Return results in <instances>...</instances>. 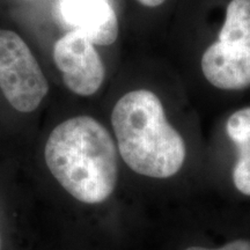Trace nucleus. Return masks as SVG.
<instances>
[{"mask_svg": "<svg viewBox=\"0 0 250 250\" xmlns=\"http://www.w3.org/2000/svg\"><path fill=\"white\" fill-rule=\"evenodd\" d=\"M202 71L212 86L225 90L250 87V52L218 42L202 56Z\"/></svg>", "mask_w": 250, "mask_h": 250, "instance_id": "6", "label": "nucleus"}, {"mask_svg": "<svg viewBox=\"0 0 250 250\" xmlns=\"http://www.w3.org/2000/svg\"><path fill=\"white\" fill-rule=\"evenodd\" d=\"M111 124L122 159L137 174L168 179L182 168L186 143L151 90L137 89L122 96L112 109Z\"/></svg>", "mask_w": 250, "mask_h": 250, "instance_id": "2", "label": "nucleus"}, {"mask_svg": "<svg viewBox=\"0 0 250 250\" xmlns=\"http://www.w3.org/2000/svg\"><path fill=\"white\" fill-rule=\"evenodd\" d=\"M237 148L239 158L233 169V182L240 192L250 196V139Z\"/></svg>", "mask_w": 250, "mask_h": 250, "instance_id": "8", "label": "nucleus"}, {"mask_svg": "<svg viewBox=\"0 0 250 250\" xmlns=\"http://www.w3.org/2000/svg\"><path fill=\"white\" fill-rule=\"evenodd\" d=\"M219 41L250 52V0H232L228 4Z\"/></svg>", "mask_w": 250, "mask_h": 250, "instance_id": "7", "label": "nucleus"}, {"mask_svg": "<svg viewBox=\"0 0 250 250\" xmlns=\"http://www.w3.org/2000/svg\"><path fill=\"white\" fill-rule=\"evenodd\" d=\"M62 20L93 44L110 45L118 37V20L109 0H61Z\"/></svg>", "mask_w": 250, "mask_h": 250, "instance_id": "5", "label": "nucleus"}, {"mask_svg": "<svg viewBox=\"0 0 250 250\" xmlns=\"http://www.w3.org/2000/svg\"><path fill=\"white\" fill-rule=\"evenodd\" d=\"M0 89L15 110L31 112L49 90L48 81L27 43L0 29Z\"/></svg>", "mask_w": 250, "mask_h": 250, "instance_id": "3", "label": "nucleus"}, {"mask_svg": "<svg viewBox=\"0 0 250 250\" xmlns=\"http://www.w3.org/2000/svg\"><path fill=\"white\" fill-rule=\"evenodd\" d=\"M54 61L71 92L90 96L102 86L105 71L101 57L90 41L71 30L54 45Z\"/></svg>", "mask_w": 250, "mask_h": 250, "instance_id": "4", "label": "nucleus"}, {"mask_svg": "<svg viewBox=\"0 0 250 250\" xmlns=\"http://www.w3.org/2000/svg\"><path fill=\"white\" fill-rule=\"evenodd\" d=\"M44 159L52 176L79 202L99 204L116 188V145L95 118L77 116L57 125L46 140Z\"/></svg>", "mask_w": 250, "mask_h": 250, "instance_id": "1", "label": "nucleus"}, {"mask_svg": "<svg viewBox=\"0 0 250 250\" xmlns=\"http://www.w3.org/2000/svg\"><path fill=\"white\" fill-rule=\"evenodd\" d=\"M186 250H250V242L246 240H236V241L229 242L224 247L217 249L210 248H202V247H190Z\"/></svg>", "mask_w": 250, "mask_h": 250, "instance_id": "10", "label": "nucleus"}, {"mask_svg": "<svg viewBox=\"0 0 250 250\" xmlns=\"http://www.w3.org/2000/svg\"><path fill=\"white\" fill-rule=\"evenodd\" d=\"M226 132L236 146L250 139V107L232 114L226 123Z\"/></svg>", "mask_w": 250, "mask_h": 250, "instance_id": "9", "label": "nucleus"}]
</instances>
